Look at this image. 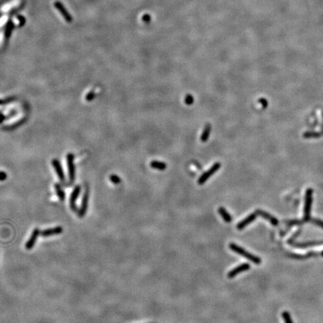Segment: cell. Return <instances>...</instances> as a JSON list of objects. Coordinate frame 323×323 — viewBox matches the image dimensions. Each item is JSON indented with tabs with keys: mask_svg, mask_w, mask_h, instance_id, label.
<instances>
[{
	"mask_svg": "<svg viewBox=\"0 0 323 323\" xmlns=\"http://www.w3.org/2000/svg\"><path fill=\"white\" fill-rule=\"evenodd\" d=\"M323 136V130L321 132H304L303 136L306 139H310V138H318L319 136Z\"/></svg>",
	"mask_w": 323,
	"mask_h": 323,
	"instance_id": "15",
	"label": "cell"
},
{
	"mask_svg": "<svg viewBox=\"0 0 323 323\" xmlns=\"http://www.w3.org/2000/svg\"><path fill=\"white\" fill-rule=\"evenodd\" d=\"M322 116H323V113H322Z\"/></svg>",
	"mask_w": 323,
	"mask_h": 323,
	"instance_id": "24",
	"label": "cell"
},
{
	"mask_svg": "<svg viewBox=\"0 0 323 323\" xmlns=\"http://www.w3.org/2000/svg\"><path fill=\"white\" fill-rule=\"evenodd\" d=\"M80 186H77V187L75 188V189L73 190V193H72V195L71 196V207L72 210L74 211V212H76V213H78L79 210H78V208H77V206H76L75 202H76V199L78 198V196H79V195H80Z\"/></svg>",
	"mask_w": 323,
	"mask_h": 323,
	"instance_id": "9",
	"label": "cell"
},
{
	"mask_svg": "<svg viewBox=\"0 0 323 323\" xmlns=\"http://www.w3.org/2000/svg\"><path fill=\"white\" fill-rule=\"evenodd\" d=\"M111 180H112V183H115V184L119 183L121 182V179L115 175L112 176V177H111Z\"/></svg>",
	"mask_w": 323,
	"mask_h": 323,
	"instance_id": "21",
	"label": "cell"
},
{
	"mask_svg": "<svg viewBox=\"0 0 323 323\" xmlns=\"http://www.w3.org/2000/svg\"><path fill=\"white\" fill-rule=\"evenodd\" d=\"M88 193L86 192L85 195H83V199H82L80 209H79L78 212L79 216H80V218H82V217L85 216L88 208Z\"/></svg>",
	"mask_w": 323,
	"mask_h": 323,
	"instance_id": "10",
	"label": "cell"
},
{
	"mask_svg": "<svg viewBox=\"0 0 323 323\" xmlns=\"http://www.w3.org/2000/svg\"><path fill=\"white\" fill-rule=\"evenodd\" d=\"M150 166L151 168H154V169L159 170H163L166 168V164L163 162L160 161H152L150 163Z\"/></svg>",
	"mask_w": 323,
	"mask_h": 323,
	"instance_id": "14",
	"label": "cell"
},
{
	"mask_svg": "<svg viewBox=\"0 0 323 323\" xmlns=\"http://www.w3.org/2000/svg\"><path fill=\"white\" fill-rule=\"evenodd\" d=\"M255 213H256V215H259V216L262 217V218H265V220H267L268 222H270L271 224H272V225L274 226H277L278 223H279V222H278V220L277 219V218H275V217L272 216V215L269 214V213H267V212L265 211H263L262 210V209H256V210L255 211Z\"/></svg>",
	"mask_w": 323,
	"mask_h": 323,
	"instance_id": "6",
	"label": "cell"
},
{
	"mask_svg": "<svg viewBox=\"0 0 323 323\" xmlns=\"http://www.w3.org/2000/svg\"><path fill=\"white\" fill-rule=\"evenodd\" d=\"M210 132H211V125L206 124L205 128L204 129V131H203V132H202L201 137H200V140H201V141H203V142H205V141H207L208 139H209V135H210Z\"/></svg>",
	"mask_w": 323,
	"mask_h": 323,
	"instance_id": "13",
	"label": "cell"
},
{
	"mask_svg": "<svg viewBox=\"0 0 323 323\" xmlns=\"http://www.w3.org/2000/svg\"><path fill=\"white\" fill-rule=\"evenodd\" d=\"M310 222H312L313 224L319 226V227H320L321 228L323 229V221L322 220L317 219V218H311V219H310Z\"/></svg>",
	"mask_w": 323,
	"mask_h": 323,
	"instance_id": "19",
	"label": "cell"
},
{
	"mask_svg": "<svg viewBox=\"0 0 323 323\" xmlns=\"http://www.w3.org/2000/svg\"><path fill=\"white\" fill-rule=\"evenodd\" d=\"M55 188H56L57 195H58L59 199H60L61 200H64V192L62 191V188H61V187L58 186V185H56V186H55Z\"/></svg>",
	"mask_w": 323,
	"mask_h": 323,
	"instance_id": "17",
	"label": "cell"
},
{
	"mask_svg": "<svg viewBox=\"0 0 323 323\" xmlns=\"http://www.w3.org/2000/svg\"><path fill=\"white\" fill-rule=\"evenodd\" d=\"M218 212L226 223H230L231 221H232V217H231L230 214L227 211L225 208L221 206V207L218 208Z\"/></svg>",
	"mask_w": 323,
	"mask_h": 323,
	"instance_id": "11",
	"label": "cell"
},
{
	"mask_svg": "<svg viewBox=\"0 0 323 323\" xmlns=\"http://www.w3.org/2000/svg\"><path fill=\"white\" fill-rule=\"evenodd\" d=\"M250 268L251 265H249L248 263H242V264L238 265L236 268L233 269L232 270L230 271L228 274H227V278H230V279H232V278H234L236 277V275H238L239 274L244 272H246V271H248Z\"/></svg>",
	"mask_w": 323,
	"mask_h": 323,
	"instance_id": "4",
	"label": "cell"
},
{
	"mask_svg": "<svg viewBox=\"0 0 323 323\" xmlns=\"http://www.w3.org/2000/svg\"><path fill=\"white\" fill-rule=\"evenodd\" d=\"M292 245L295 247L297 248H308L311 246H315V245H322L323 241L320 242H305V243H292Z\"/></svg>",
	"mask_w": 323,
	"mask_h": 323,
	"instance_id": "12",
	"label": "cell"
},
{
	"mask_svg": "<svg viewBox=\"0 0 323 323\" xmlns=\"http://www.w3.org/2000/svg\"><path fill=\"white\" fill-rule=\"evenodd\" d=\"M220 167H221V164L219 162L215 163V164L213 165V166H212L209 170H206V172H204V173L203 174L200 176V177H199L198 181H197V182H198V184L202 185V184L205 183L206 181L207 180L209 177H211L214 174L215 172L219 169Z\"/></svg>",
	"mask_w": 323,
	"mask_h": 323,
	"instance_id": "3",
	"label": "cell"
},
{
	"mask_svg": "<svg viewBox=\"0 0 323 323\" xmlns=\"http://www.w3.org/2000/svg\"><path fill=\"white\" fill-rule=\"evenodd\" d=\"M320 254H321V255H322V256H323V251H321V253H320Z\"/></svg>",
	"mask_w": 323,
	"mask_h": 323,
	"instance_id": "23",
	"label": "cell"
},
{
	"mask_svg": "<svg viewBox=\"0 0 323 323\" xmlns=\"http://www.w3.org/2000/svg\"><path fill=\"white\" fill-rule=\"evenodd\" d=\"M259 103H260V104H261L262 106H263V108H264V109H265V107L267 106H268V102L266 101V100H265V99H263V98L260 99V100H259Z\"/></svg>",
	"mask_w": 323,
	"mask_h": 323,
	"instance_id": "22",
	"label": "cell"
},
{
	"mask_svg": "<svg viewBox=\"0 0 323 323\" xmlns=\"http://www.w3.org/2000/svg\"><path fill=\"white\" fill-rule=\"evenodd\" d=\"M55 166H56V170H57V173H58V175L59 176V177H60L61 179H63V174H62V170H61L60 167H59V165L58 164V162H55Z\"/></svg>",
	"mask_w": 323,
	"mask_h": 323,
	"instance_id": "20",
	"label": "cell"
},
{
	"mask_svg": "<svg viewBox=\"0 0 323 323\" xmlns=\"http://www.w3.org/2000/svg\"><path fill=\"white\" fill-rule=\"evenodd\" d=\"M184 101H185V103L188 106H190V105H192V104H193L194 98H193L192 95H191V94L186 95V97H185Z\"/></svg>",
	"mask_w": 323,
	"mask_h": 323,
	"instance_id": "18",
	"label": "cell"
},
{
	"mask_svg": "<svg viewBox=\"0 0 323 323\" xmlns=\"http://www.w3.org/2000/svg\"><path fill=\"white\" fill-rule=\"evenodd\" d=\"M312 202H313V190L311 188H308L305 195V204L304 209V218L301 221H289L286 222V224L289 226L295 225V224H301L304 222H308L310 221V211H311Z\"/></svg>",
	"mask_w": 323,
	"mask_h": 323,
	"instance_id": "1",
	"label": "cell"
},
{
	"mask_svg": "<svg viewBox=\"0 0 323 323\" xmlns=\"http://www.w3.org/2000/svg\"><path fill=\"white\" fill-rule=\"evenodd\" d=\"M229 248H230V250H232L233 252L236 253L239 255H241L243 257L246 258L247 260H250V261L254 263L256 265H260L261 263V259L259 256L254 255V254H251L248 251L244 249L243 248L239 246L238 245L235 243H230L229 245Z\"/></svg>",
	"mask_w": 323,
	"mask_h": 323,
	"instance_id": "2",
	"label": "cell"
},
{
	"mask_svg": "<svg viewBox=\"0 0 323 323\" xmlns=\"http://www.w3.org/2000/svg\"><path fill=\"white\" fill-rule=\"evenodd\" d=\"M256 216H257V215H256V213H251V214L248 215L246 218H244V219L242 220L239 223L237 224L236 228H237L239 230H242L245 228L248 225H249V224L252 223V222H254V221L256 219Z\"/></svg>",
	"mask_w": 323,
	"mask_h": 323,
	"instance_id": "5",
	"label": "cell"
},
{
	"mask_svg": "<svg viewBox=\"0 0 323 323\" xmlns=\"http://www.w3.org/2000/svg\"><path fill=\"white\" fill-rule=\"evenodd\" d=\"M282 317H283V321H284V323H293V322H292V320L291 316H290V314L289 312L283 311L282 313Z\"/></svg>",
	"mask_w": 323,
	"mask_h": 323,
	"instance_id": "16",
	"label": "cell"
},
{
	"mask_svg": "<svg viewBox=\"0 0 323 323\" xmlns=\"http://www.w3.org/2000/svg\"><path fill=\"white\" fill-rule=\"evenodd\" d=\"M63 232V228L61 226L53 227V228H49L44 230L41 232V236L43 237H48V236H55V235H58Z\"/></svg>",
	"mask_w": 323,
	"mask_h": 323,
	"instance_id": "8",
	"label": "cell"
},
{
	"mask_svg": "<svg viewBox=\"0 0 323 323\" xmlns=\"http://www.w3.org/2000/svg\"><path fill=\"white\" fill-rule=\"evenodd\" d=\"M39 235H41V231L38 228L34 229V230L32 231L31 236H30L29 239L27 241L26 243V248L28 250H30L32 248L35 246V244L37 242V238H38Z\"/></svg>",
	"mask_w": 323,
	"mask_h": 323,
	"instance_id": "7",
	"label": "cell"
}]
</instances>
